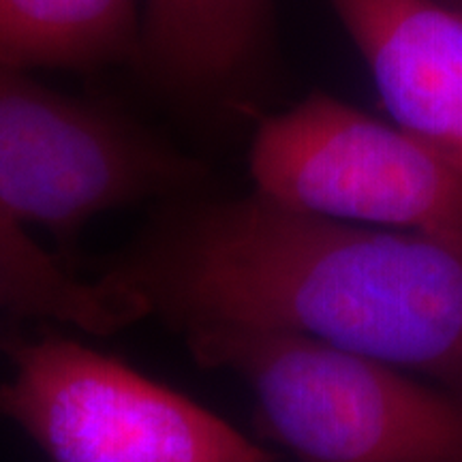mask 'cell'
Masks as SVG:
<instances>
[{"mask_svg": "<svg viewBox=\"0 0 462 462\" xmlns=\"http://www.w3.org/2000/svg\"><path fill=\"white\" fill-rule=\"evenodd\" d=\"M270 0H148L146 54L180 92H218L248 69Z\"/></svg>", "mask_w": 462, "mask_h": 462, "instance_id": "52a82bcc", "label": "cell"}, {"mask_svg": "<svg viewBox=\"0 0 462 462\" xmlns=\"http://www.w3.org/2000/svg\"><path fill=\"white\" fill-rule=\"evenodd\" d=\"M199 180L123 120L0 69V204L22 225L71 246L92 218Z\"/></svg>", "mask_w": 462, "mask_h": 462, "instance_id": "5b68a950", "label": "cell"}, {"mask_svg": "<svg viewBox=\"0 0 462 462\" xmlns=\"http://www.w3.org/2000/svg\"><path fill=\"white\" fill-rule=\"evenodd\" d=\"M0 415L51 462H276L217 413L58 332H3Z\"/></svg>", "mask_w": 462, "mask_h": 462, "instance_id": "3957f363", "label": "cell"}, {"mask_svg": "<svg viewBox=\"0 0 462 462\" xmlns=\"http://www.w3.org/2000/svg\"><path fill=\"white\" fill-rule=\"evenodd\" d=\"M201 366L245 381L257 421L300 462H462V396L306 334L253 326L184 332Z\"/></svg>", "mask_w": 462, "mask_h": 462, "instance_id": "7a4b0ae2", "label": "cell"}, {"mask_svg": "<svg viewBox=\"0 0 462 462\" xmlns=\"http://www.w3.org/2000/svg\"><path fill=\"white\" fill-rule=\"evenodd\" d=\"M263 198L374 227L462 236V176L398 125L330 95L265 118L251 146Z\"/></svg>", "mask_w": 462, "mask_h": 462, "instance_id": "277c9868", "label": "cell"}, {"mask_svg": "<svg viewBox=\"0 0 462 462\" xmlns=\"http://www.w3.org/2000/svg\"><path fill=\"white\" fill-rule=\"evenodd\" d=\"M101 276L173 330L298 332L462 394V236L309 215L255 190L173 204Z\"/></svg>", "mask_w": 462, "mask_h": 462, "instance_id": "6da1fadb", "label": "cell"}, {"mask_svg": "<svg viewBox=\"0 0 462 462\" xmlns=\"http://www.w3.org/2000/svg\"><path fill=\"white\" fill-rule=\"evenodd\" d=\"M443 3L452 5V7H456V9H460V11H462V0H443Z\"/></svg>", "mask_w": 462, "mask_h": 462, "instance_id": "8fae6325", "label": "cell"}, {"mask_svg": "<svg viewBox=\"0 0 462 462\" xmlns=\"http://www.w3.org/2000/svg\"><path fill=\"white\" fill-rule=\"evenodd\" d=\"M137 0H0V69H84L131 50Z\"/></svg>", "mask_w": 462, "mask_h": 462, "instance_id": "ba28073f", "label": "cell"}, {"mask_svg": "<svg viewBox=\"0 0 462 462\" xmlns=\"http://www.w3.org/2000/svg\"><path fill=\"white\" fill-rule=\"evenodd\" d=\"M0 265L14 282L17 313L50 317L92 334H114L150 317L148 304L109 279H75L0 204Z\"/></svg>", "mask_w": 462, "mask_h": 462, "instance_id": "9c48e42d", "label": "cell"}, {"mask_svg": "<svg viewBox=\"0 0 462 462\" xmlns=\"http://www.w3.org/2000/svg\"><path fill=\"white\" fill-rule=\"evenodd\" d=\"M394 125L462 176V11L443 0H330Z\"/></svg>", "mask_w": 462, "mask_h": 462, "instance_id": "8992f818", "label": "cell"}, {"mask_svg": "<svg viewBox=\"0 0 462 462\" xmlns=\"http://www.w3.org/2000/svg\"><path fill=\"white\" fill-rule=\"evenodd\" d=\"M0 309H11L17 313V293L14 282L9 281L7 273L0 265Z\"/></svg>", "mask_w": 462, "mask_h": 462, "instance_id": "30bf717a", "label": "cell"}]
</instances>
